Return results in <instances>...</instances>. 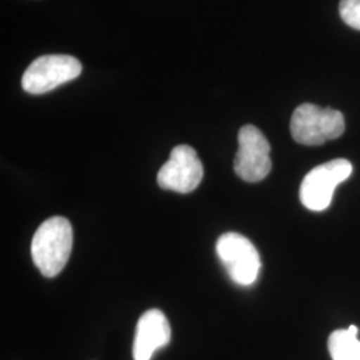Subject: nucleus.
I'll use <instances>...</instances> for the list:
<instances>
[{
  "mask_svg": "<svg viewBox=\"0 0 360 360\" xmlns=\"http://www.w3.org/2000/svg\"><path fill=\"white\" fill-rule=\"evenodd\" d=\"M348 331H349L351 334L355 335V336H358V335H359V328H358L356 326H354V324H351V326L348 327Z\"/></svg>",
  "mask_w": 360,
  "mask_h": 360,
  "instance_id": "9b49d317",
  "label": "nucleus"
},
{
  "mask_svg": "<svg viewBox=\"0 0 360 360\" xmlns=\"http://www.w3.org/2000/svg\"><path fill=\"white\" fill-rule=\"evenodd\" d=\"M291 135L295 142L304 146H321L343 135L345 116L333 108H321L315 104H300L291 117Z\"/></svg>",
  "mask_w": 360,
  "mask_h": 360,
  "instance_id": "f03ea898",
  "label": "nucleus"
},
{
  "mask_svg": "<svg viewBox=\"0 0 360 360\" xmlns=\"http://www.w3.org/2000/svg\"><path fill=\"white\" fill-rule=\"evenodd\" d=\"M339 13L347 26L360 31V0H342Z\"/></svg>",
  "mask_w": 360,
  "mask_h": 360,
  "instance_id": "9d476101",
  "label": "nucleus"
},
{
  "mask_svg": "<svg viewBox=\"0 0 360 360\" xmlns=\"http://www.w3.org/2000/svg\"><path fill=\"white\" fill-rule=\"evenodd\" d=\"M333 360H360V340L347 330H336L328 338Z\"/></svg>",
  "mask_w": 360,
  "mask_h": 360,
  "instance_id": "1a4fd4ad",
  "label": "nucleus"
},
{
  "mask_svg": "<svg viewBox=\"0 0 360 360\" xmlns=\"http://www.w3.org/2000/svg\"><path fill=\"white\" fill-rule=\"evenodd\" d=\"M72 251V227L63 217L43 221L31 243V255L40 274L46 278L59 275Z\"/></svg>",
  "mask_w": 360,
  "mask_h": 360,
  "instance_id": "f257e3e1",
  "label": "nucleus"
},
{
  "mask_svg": "<svg viewBox=\"0 0 360 360\" xmlns=\"http://www.w3.org/2000/svg\"><path fill=\"white\" fill-rule=\"evenodd\" d=\"M203 165L191 146H176L158 172V184L168 191L193 193L203 179Z\"/></svg>",
  "mask_w": 360,
  "mask_h": 360,
  "instance_id": "0eeeda50",
  "label": "nucleus"
},
{
  "mask_svg": "<svg viewBox=\"0 0 360 360\" xmlns=\"http://www.w3.org/2000/svg\"><path fill=\"white\" fill-rule=\"evenodd\" d=\"M352 174L347 159H334L312 168L300 184V202L311 211H323L331 205L336 187Z\"/></svg>",
  "mask_w": 360,
  "mask_h": 360,
  "instance_id": "39448f33",
  "label": "nucleus"
},
{
  "mask_svg": "<svg viewBox=\"0 0 360 360\" xmlns=\"http://www.w3.org/2000/svg\"><path fill=\"white\" fill-rule=\"evenodd\" d=\"M239 148L235 155L233 169L240 179L257 183L264 179L272 168L271 146L260 129L252 124L243 126L238 135Z\"/></svg>",
  "mask_w": 360,
  "mask_h": 360,
  "instance_id": "423d86ee",
  "label": "nucleus"
},
{
  "mask_svg": "<svg viewBox=\"0 0 360 360\" xmlns=\"http://www.w3.org/2000/svg\"><path fill=\"white\" fill-rule=\"evenodd\" d=\"M82 70V63L71 55H43L28 65L22 87L31 95H41L77 79Z\"/></svg>",
  "mask_w": 360,
  "mask_h": 360,
  "instance_id": "7ed1b4c3",
  "label": "nucleus"
},
{
  "mask_svg": "<svg viewBox=\"0 0 360 360\" xmlns=\"http://www.w3.org/2000/svg\"><path fill=\"white\" fill-rule=\"evenodd\" d=\"M217 254L229 276L239 285L257 282L262 260L255 245L236 232L223 233L217 242Z\"/></svg>",
  "mask_w": 360,
  "mask_h": 360,
  "instance_id": "20e7f679",
  "label": "nucleus"
},
{
  "mask_svg": "<svg viewBox=\"0 0 360 360\" xmlns=\"http://www.w3.org/2000/svg\"><path fill=\"white\" fill-rule=\"evenodd\" d=\"M171 340V327L160 309H148L139 318L134 338V360H151L159 348Z\"/></svg>",
  "mask_w": 360,
  "mask_h": 360,
  "instance_id": "6e6552de",
  "label": "nucleus"
}]
</instances>
